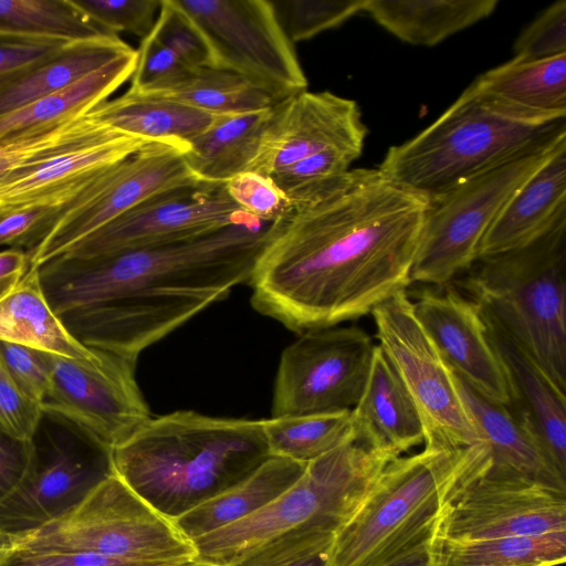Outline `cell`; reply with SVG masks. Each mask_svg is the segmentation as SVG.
I'll return each mask as SVG.
<instances>
[{"label": "cell", "instance_id": "obj_1", "mask_svg": "<svg viewBox=\"0 0 566 566\" xmlns=\"http://www.w3.org/2000/svg\"><path fill=\"white\" fill-rule=\"evenodd\" d=\"M286 200L247 282L259 313L303 333L370 314L411 284L427 198L357 168Z\"/></svg>", "mask_w": 566, "mask_h": 566}, {"label": "cell", "instance_id": "obj_2", "mask_svg": "<svg viewBox=\"0 0 566 566\" xmlns=\"http://www.w3.org/2000/svg\"><path fill=\"white\" fill-rule=\"evenodd\" d=\"M270 222L250 217L187 240L38 266L43 293L84 346L139 355L248 282Z\"/></svg>", "mask_w": 566, "mask_h": 566}, {"label": "cell", "instance_id": "obj_3", "mask_svg": "<svg viewBox=\"0 0 566 566\" xmlns=\"http://www.w3.org/2000/svg\"><path fill=\"white\" fill-rule=\"evenodd\" d=\"M270 457L262 419L191 410L150 418L112 450L116 475L170 521L245 480Z\"/></svg>", "mask_w": 566, "mask_h": 566}, {"label": "cell", "instance_id": "obj_4", "mask_svg": "<svg viewBox=\"0 0 566 566\" xmlns=\"http://www.w3.org/2000/svg\"><path fill=\"white\" fill-rule=\"evenodd\" d=\"M566 136V115L505 104L473 82L431 125L391 146L378 169L428 200Z\"/></svg>", "mask_w": 566, "mask_h": 566}, {"label": "cell", "instance_id": "obj_5", "mask_svg": "<svg viewBox=\"0 0 566 566\" xmlns=\"http://www.w3.org/2000/svg\"><path fill=\"white\" fill-rule=\"evenodd\" d=\"M490 467L485 444L392 459L336 534L331 566H380L432 534L449 505Z\"/></svg>", "mask_w": 566, "mask_h": 566}, {"label": "cell", "instance_id": "obj_6", "mask_svg": "<svg viewBox=\"0 0 566 566\" xmlns=\"http://www.w3.org/2000/svg\"><path fill=\"white\" fill-rule=\"evenodd\" d=\"M463 287L566 391V216L530 244L478 259Z\"/></svg>", "mask_w": 566, "mask_h": 566}, {"label": "cell", "instance_id": "obj_7", "mask_svg": "<svg viewBox=\"0 0 566 566\" xmlns=\"http://www.w3.org/2000/svg\"><path fill=\"white\" fill-rule=\"evenodd\" d=\"M392 459L355 441L343 443L307 463L302 476L264 507L195 539V558L228 566L260 544L305 524L337 534Z\"/></svg>", "mask_w": 566, "mask_h": 566}, {"label": "cell", "instance_id": "obj_8", "mask_svg": "<svg viewBox=\"0 0 566 566\" xmlns=\"http://www.w3.org/2000/svg\"><path fill=\"white\" fill-rule=\"evenodd\" d=\"M17 547L84 552L147 565L196 557L175 524L114 472L64 516L18 537Z\"/></svg>", "mask_w": 566, "mask_h": 566}, {"label": "cell", "instance_id": "obj_9", "mask_svg": "<svg viewBox=\"0 0 566 566\" xmlns=\"http://www.w3.org/2000/svg\"><path fill=\"white\" fill-rule=\"evenodd\" d=\"M566 136L473 176L428 200L410 281L444 285L478 260L480 244L516 190Z\"/></svg>", "mask_w": 566, "mask_h": 566}, {"label": "cell", "instance_id": "obj_10", "mask_svg": "<svg viewBox=\"0 0 566 566\" xmlns=\"http://www.w3.org/2000/svg\"><path fill=\"white\" fill-rule=\"evenodd\" d=\"M28 467L0 503V531L17 538L64 516L114 473L112 450L70 421L43 411Z\"/></svg>", "mask_w": 566, "mask_h": 566}, {"label": "cell", "instance_id": "obj_11", "mask_svg": "<svg viewBox=\"0 0 566 566\" xmlns=\"http://www.w3.org/2000/svg\"><path fill=\"white\" fill-rule=\"evenodd\" d=\"M376 337L416 408L424 448L457 450L484 444L458 377L418 321L406 290L377 305Z\"/></svg>", "mask_w": 566, "mask_h": 566}, {"label": "cell", "instance_id": "obj_12", "mask_svg": "<svg viewBox=\"0 0 566 566\" xmlns=\"http://www.w3.org/2000/svg\"><path fill=\"white\" fill-rule=\"evenodd\" d=\"M174 1L205 36L214 69L241 75L277 102L306 91V76L273 2Z\"/></svg>", "mask_w": 566, "mask_h": 566}, {"label": "cell", "instance_id": "obj_13", "mask_svg": "<svg viewBox=\"0 0 566 566\" xmlns=\"http://www.w3.org/2000/svg\"><path fill=\"white\" fill-rule=\"evenodd\" d=\"M376 346L356 325L300 333L281 354L271 417L352 410L364 391Z\"/></svg>", "mask_w": 566, "mask_h": 566}, {"label": "cell", "instance_id": "obj_14", "mask_svg": "<svg viewBox=\"0 0 566 566\" xmlns=\"http://www.w3.org/2000/svg\"><path fill=\"white\" fill-rule=\"evenodd\" d=\"M44 355L50 385L43 411L70 421L111 450L150 419L135 377L137 363L101 349L90 359Z\"/></svg>", "mask_w": 566, "mask_h": 566}, {"label": "cell", "instance_id": "obj_15", "mask_svg": "<svg viewBox=\"0 0 566 566\" xmlns=\"http://www.w3.org/2000/svg\"><path fill=\"white\" fill-rule=\"evenodd\" d=\"M184 153L172 144L150 142L107 167L87 196L66 211L28 254L29 268L63 254L145 199L197 181L186 166Z\"/></svg>", "mask_w": 566, "mask_h": 566}, {"label": "cell", "instance_id": "obj_16", "mask_svg": "<svg viewBox=\"0 0 566 566\" xmlns=\"http://www.w3.org/2000/svg\"><path fill=\"white\" fill-rule=\"evenodd\" d=\"M253 217L230 198L224 184L192 181L160 191L67 249L86 258L161 245L206 234Z\"/></svg>", "mask_w": 566, "mask_h": 566}, {"label": "cell", "instance_id": "obj_17", "mask_svg": "<svg viewBox=\"0 0 566 566\" xmlns=\"http://www.w3.org/2000/svg\"><path fill=\"white\" fill-rule=\"evenodd\" d=\"M560 531H566V491L484 473L449 505L437 535L472 541Z\"/></svg>", "mask_w": 566, "mask_h": 566}, {"label": "cell", "instance_id": "obj_18", "mask_svg": "<svg viewBox=\"0 0 566 566\" xmlns=\"http://www.w3.org/2000/svg\"><path fill=\"white\" fill-rule=\"evenodd\" d=\"M367 133L355 101L327 91H303L274 106L249 171L270 177L328 149H352L363 154Z\"/></svg>", "mask_w": 566, "mask_h": 566}, {"label": "cell", "instance_id": "obj_19", "mask_svg": "<svg viewBox=\"0 0 566 566\" xmlns=\"http://www.w3.org/2000/svg\"><path fill=\"white\" fill-rule=\"evenodd\" d=\"M412 303L418 321L454 374L488 400L509 405L507 378L479 306L451 289H424Z\"/></svg>", "mask_w": 566, "mask_h": 566}, {"label": "cell", "instance_id": "obj_20", "mask_svg": "<svg viewBox=\"0 0 566 566\" xmlns=\"http://www.w3.org/2000/svg\"><path fill=\"white\" fill-rule=\"evenodd\" d=\"M147 143L122 135L17 167L0 177V210L30 206L70 210L86 197L107 167Z\"/></svg>", "mask_w": 566, "mask_h": 566}, {"label": "cell", "instance_id": "obj_21", "mask_svg": "<svg viewBox=\"0 0 566 566\" xmlns=\"http://www.w3.org/2000/svg\"><path fill=\"white\" fill-rule=\"evenodd\" d=\"M481 314L507 378L510 405L526 417L547 457L566 478L565 392L492 318Z\"/></svg>", "mask_w": 566, "mask_h": 566}, {"label": "cell", "instance_id": "obj_22", "mask_svg": "<svg viewBox=\"0 0 566 566\" xmlns=\"http://www.w3.org/2000/svg\"><path fill=\"white\" fill-rule=\"evenodd\" d=\"M458 382L489 451L485 473L522 478L566 491V478L547 457L526 417L510 403L488 400L459 377Z\"/></svg>", "mask_w": 566, "mask_h": 566}, {"label": "cell", "instance_id": "obj_23", "mask_svg": "<svg viewBox=\"0 0 566 566\" xmlns=\"http://www.w3.org/2000/svg\"><path fill=\"white\" fill-rule=\"evenodd\" d=\"M350 418L356 443L392 458L423 443L418 409L378 345L364 391L350 410Z\"/></svg>", "mask_w": 566, "mask_h": 566}, {"label": "cell", "instance_id": "obj_24", "mask_svg": "<svg viewBox=\"0 0 566 566\" xmlns=\"http://www.w3.org/2000/svg\"><path fill=\"white\" fill-rule=\"evenodd\" d=\"M566 216V140L516 190L485 233L478 259L530 244Z\"/></svg>", "mask_w": 566, "mask_h": 566}, {"label": "cell", "instance_id": "obj_25", "mask_svg": "<svg viewBox=\"0 0 566 566\" xmlns=\"http://www.w3.org/2000/svg\"><path fill=\"white\" fill-rule=\"evenodd\" d=\"M91 114L120 134L169 143L185 153L189 143L218 116L177 101L128 91L98 104Z\"/></svg>", "mask_w": 566, "mask_h": 566}, {"label": "cell", "instance_id": "obj_26", "mask_svg": "<svg viewBox=\"0 0 566 566\" xmlns=\"http://www.w3.org/2000/svg\"><path fill=\"white\" fill-rule=\"evenodd\" d=\"M274 106L258 112L218 115L206 130L189 143L184 154L192 177L200 182L224 184L249 171Z\"/></svg>", "mask_w": 566, "mask_h": 566}, {"label": "cell", "instance_id": "obj_27", "mask_svg": "<svg viewBox=\"0 0 566 566\" xmlns=\"http://www.w3.org/2000/svg\"><path fill=\"white\" fill-rule=\"evenodd\" d=\"M306 465L271 455L245 480L171 522L192 543L271 503L302 476Z\"/></svg>", "mask_w": 566, "mask_h": 566}, {"label": "cell", "instance_id": "obj_28", "mask_svg": "<svg viewBox=\"0 0 566 566\" xmlns=\"http://www.w3.org/2000/svg\"><path fill=\"white\" fill-rule=\"evenodd\" d=\"M0 342L74 359L96 354L80 343L50 306L38 268H29L21 281L0 300Z\"/></svg>", "mask_w": 566, "mask_h": 566}, {"label": "cell", "instance_id": "obj_29", "mask_svg": "<svg viewBox=\"0 0 566 566\" xmlns=\"http://www.w3.org/2000/svg\"><path fill=\"white\" fill-rule=\"evenodd\" d=\"M497 0H367L364 12L403 42L432 46L488 18Z\"/></svg>", "mask_w": 566, "mask_h": 566}, {"label": "cell", "instance_id": "obj_30", "mask_svg": "<svg viewBox=\"0 0 566 566\" xmlns=\"http://www.w3.org/2000/svg\"><path fill=\"white\" fill-rule=\"evenodd\" d=\"M136 61L132 49L74 84L1 115L0 142L88 113L130 80Z\"/></svg>", "mask_w": 566, "mask_h": 566}, {"label": "cell", "instance_id": "obj_31", "mask_svg": "<svg viewBox=\"0 0 566 566\" xmlns=\"http://www.w3.org/2000/svg\"><path fill=\"white\" fill-rule=\"evenodd\" d=\"M132 49L109 33L70 43L52 59L0 88V116L74 84Z\"/></svg>", "mask_w": 566, "mask_h": 566}, {"label": "cell", "instance_id": "obj_32", "mask_svg": "<svg viewBox=\"0 0 566 566\" xmlns=\"http://www.w3.org/2000/svg\"><path fill=\"white\" fill-rule=\"evenodd\" d=\"M473 83L485 94L520 109L566 115V54L542 60L513 57Z\"/></svg>", "mask_w": 566, "mask_h": 566}, {"label": "cell", "instance_id": "obj_33", "mask_svg": "<svg viewBox=\"0 0 566 566\" xmlns=\"http://www.w3.org/2000/svg\"><path fill=\"white\" fill-rule=\"evenodd\" d=\"M565 560L566 531L472 541L434 535L436 566H557Z\"/></svg>", "mask_w": 566, "mask_h": 566}, {"label": "cell", "instance_id": "obj_34", "mask_svg": "<svg viewBox=\"0 0 566 566\" xmlns=\"http://www.w3.org/2000/svg\"><path fill=\"white\" fill-rule=\"evenodd\" d=\"M271 455L310 463L355 441L350 410L262 419Z\"/></svg>", "mask_w": 566, "mask_h": 566}, {"label": "cell", "instance_id": "obj_35", "mask_svg": "<svg viewBox=\"0 0 566 566\" xmlns=\"http://www.w3.org/2000/svg\"><path fill=\"white\" fill-rule=\"evenodd\" d=\"M151 96L177 101L214 115L258 112L279 103L241 75L213 67L193 69L175 85Z\"/></svg>", "mask_w": 566, "mask_h": 566}, {"label": "cell", "instance_id": "obj_36", "mask_svg": "<svg viewBox=\"0 0 566 566\" xmlns=\"http://www.w3.org/2000/svg\"><path fill=\"white\" fill-rule=\"evenodd\" d=\"M0 34L76 42L106 32L72 0H0Z\"/></svg>", "mask_w": 566, "mask_h": 566}, {"label": "cell", "instance_id": "obj_37", "mask_svg": "<svg viewBox=\"0 0 566 566\" xmlns=\"http://www.w3.org/2000/svg\"><path fill=\"white\" fill-rule=\"evenodd\" d=\"M336 533L305 524L254 547L228 566H331Z\"/></svg>", "mask_w": 566, "mask_h": 566}, {"label": "cell", "instance_id": "obj_38", "mask_svg": "<svg viewBox=\"0 0 566 566\" xmlns=\"http://www.w3.org/2000/svg\"><path fill=\"white\" fill-rule=\"evenodd\" d=\"M150 35L190 69L213 67L211 50L196 24L174 0H160Z\"/></svg>", "mask_w": 566, "mask_h": 566}, {"label": "cell", "instance_id": "obj_39", "mask_svg": "<svg viewBox=\"0 0 566 566\" xmlns=\"http://www.w3.org/2000/svg\"><path fill=\"white\" fill-rule=\"evenodd\" d=\"M367 0H289L282 3L291 42L310 40L364 12Z\"/></svg>", "mask_w": 566, "mask_h": 566}, {"label": "cell", "instance_id": "obj_40", "mask_svg": "<svg viewBox=\"0 0 566 566\" xmlns=\"http://www.w3.org/2000/svg\"><path fill=\"white\" fill-rule=\"evenodd\" d=\"M101 30L116 34L128 32L142 40L150 34L160 0H72Z\"/></svg>", "mask_w": 566, "mask_h": 566}, {"label": "cell", "instance_id": "obj_41", "mask_svg": "<svg viewBox=\"0 0 566 566\" xmlns=\"http://www.w3.org/2000/svg\"><path fill=\"white\" fill-rule=\"evenodd\" d=\"M129 93L153 95L175 85L191 70L150 34L140 41Z\"/></svg>", "mask_w": 566, "mask_h": 566}, {"label": "cell", "instance_id": "obj_42", "mask_svg": "<svg viewBox=\"0 0 566 566\" xmlns=\"http://www.w3.org/2000/svg\"><path fill=\"white\" fill-rule=\"evenodd\" d=\"M361 155L352 149H328L273 172L270 178L285 197L346 174Z\"/></svg>", "mask_w": 566, "mask_h": 566}, {"label": "cell", "instance_id": "obj_43", "mask_svg": "<svg viewBox=\"0 0 566 566\" xmlns=\"http://www.w3.org/2000/svg\"><path fill=\"white\" fill-rule=\"evenodd\" d=\"M515 59L542 60L566 54V0L543 10L516 38Z\"/></svg>", "mask_w": 566, "mask_h": 566}, {"label": "cell", "instance_id": "obj_44", "mask_svg": "<svg viewBox=\"0 0 566 566\" xmlns=\"http://www.w3.org/2000/svg\"><path fill=\"white\" fill-rule=\"evenodd\" d=\"M66 211L67 208L50 206L0 210V247L29 254Z\"/></svg>", "mask_w": 566, "mask_h": 566}, {"label": "cell", "instance_id": "obj_45", "mask_svg": "<svg viewBox=\"0 0 566 566\" xmlns=\"http://www.w3.org/2000/svg\"><path fill=\"white\" fill-rule=\"evenodd\" d=\"M230 198L244 212L271 222L286 208L285 195L274 181L254 171H243L224 182Z\"/></svg>", "mask_w": 566, "mask_h": 566}, {"label": "cell", "instance_id": "obj_46", "mask_svg": "<svg viewBox=\"0 0 566 566\" xmlns=\"http://www.w3.org/2000/svg\"><path fill=\"white\" fill-rule=\"evenodd\" d=\"M0 368L27 397L41 406L50 385V369L43 352L0 342Z\"/></svg>", "mask_w": 566, "mask_h": 566}, {"label": "cell", "instance_id": "obj_47", "mask_svg": "<svg viewBox=\"0 0 566 566\" xmlns=\"http://www.w3.org/2000/svg\"><path fill=\"white\" fill-rule=\"evenodd\" d=\"M70 43L0 34V88L52 59Z\"/></svg>", "mask_w": 566, "mask_h": 566}, {"label": "cell", "instance_id": "obj_48", "mask_svg": "<svg viewBox=\"0 0 566 566\" xmlns=\"http://www.w3.org/2000/svg\"><path fill=\"white\" fill-rule=\"evenodd\" d=\"M42 413L41 406L27 397L0 368V432L30 441Z\"/></svg>", "mask_w": 566, "mask_h": 566}, {"label": "cell", "instance_id": "obj_49", "mask_svg": "<svg viewBox=\"0 0 566 566\" xmlns=\"http://www.w3.org/2000/svg\"><path fill=\"white\" fill-rule=\"evenodd\" d=\"M0 566H155L84 552L38 551L14 546ZM163 566V565H159Z\"/></svg>", "mask_w": 566, "mask_h": 566}, {"label": "cell", "instance_id": "obj_50", "mask_svg": "<svg viewBox=\"0 0 566 566\" xmlns=\"http://www.w3.org/2000/svg\"><path fill=\"white\" fill-rule=\"evenodd\" d=\"M55 139L46 129H33L0 142V177L53 153Z\"/></svg>", "mask_w": 566, "mask_h": 566}, {"label": "cell", "instance_id": "obj_51", "mask_svg": "<svg viewBox=\"0 0 566 566\" xmlns=\"http://www.w3.org/2000/svg\"><path fill=\"white\" fill-rule=\"evenodd\" d=\"M31 442L0 432V503L15 489L28 467Z\"/></svg>", "mask_w": 566, "mask_h": 566}, {"label": "cell", "instance_id": "obj_52", "mask_svg": "<svg viewBox=\"0 0 566 566\" xmlns=\"http://www.w3.org/2000/svg\"><path fill=\"white\" fill-rule=\"evenodd\" d=\"M29 255L21 249L0 251V300L21 281L29 270Z\"/></svg>", "mask_w": 566, "mask_h": 566}, {"label": "cell", "instance_id": "obj_53", "mask_svg": "<svg viewBox=\"0 0 566 566\" xmlns=\"http://www.w3.org/2000/svg\"><path fill=\"white\" fill-rule=\"evenodd\" d=\"M437 531V530H436ZM436 531L420 542L403 549L380 566H436L434 535Z\"/></svg>", "mask_w": 566, "mask_h": 566}, {"label": "cell", "instance_id": "obj_54", "mask_svg": "<svg viewBox=\"0 0 566 566\" xmlns=\"http://www.w3.org/2000/svg\"><path fill=\"white\" fill-rule=\"evenodd\" d=\"M17 537L0 531V558L15 546Z\"/></svg>", "mask_w": 566, "mask_h": 566}, {"label": "cell", "instance_id": "obj_55", "mask_svg": "<svg viewBox=\"0 0 566 566\" xmlns=\"http://www.w3.org/2000/svg\"><path fill=\"white\" fill-rule=\"evenodd\" d=\"M163 566H212V565L200 562L196 558H192V559H188V560H184V562H179V563L166 564Z\"/></svg>", "mask_w": 566, "mask_h": 566}]
</instances>
